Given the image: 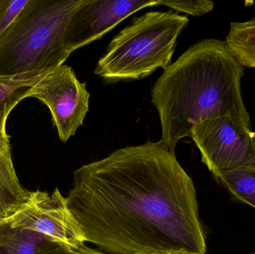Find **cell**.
Instances as JSON below:
<instances>
[{"label":"cell","mask_w":255,"mask_h":254,"mask_svg":"<svg viewBox=\"0 0 255 254\" xmlns=\"http://www.w3.org/2000/svg\"><path fill=\"white\" fill-rule=\"evenodd\" d=\"M67 200L87 243L104 253H207L194 183L160 142L78 169Z\"/></svg>","instance_id":"1"},{"label":"cell","mask_w":255,"mask_h":254,"mask_svg":"<svg viewBox=\"0 0 255 254\" xmlns=\"http://www.w3.org/2000/svg\"><path fill=\"white\" fill-rule=\"evenodd\" d=\"M244 67L217 39L201 40L170 64L151 89V103L160 117V142L175 152L206 119L237 113L250 119L241 92Z\"/></svg>","instance_id":"2"},{"label":"cell","mask_w":255,"mask_h":254,"mask_svg":"<svg viewBox=\"0 0 255 254\" xmlns=\"http://www.w3.org/2000/svg\"><path fill=\"white\" fill-rule=\"evenodd\" d=\"M84 0H28L0 37V76L53 71L72 52L66 31Z\"/></svg>","instance_id":"3"},{"label":"cell","mask_w":255,"mask_h":254,"mask_svg":"<svg viewBox=\"0 0 255 254\" xmlns=\"http://www.w3.org/2000/svg\"><path fill=\"white\" fill-rule=\"evenodd\" d=\"M188 22L187 16L172 11L148 12L136 17L112 40L94 73L106 82H117L166 70Z\"/></svg>","instance_id":"4"},{"label":"cell","mask_w":255,"mask_h":254,"mask_svg":"<svg viewBox=\"0 0 255 254\" xmlns=\"http://www.w3.org/2000/svg\"><path fill=\"white\" fill-rule=\"evenodd\" d=\"M190 137L214 177L255 169V133L250 119L237 113L206 119L193 128Z\"/></svg>","instance_id":"5"},{"label":"cell","mask_w":255,"mask_h":254,"mask_svg":"<svg viewBox=\"0 0 255 254\" xmlns=\"http://www.w3.org/2000/svg\"><path fill=\"white\" fill-rule=\"evenodd\" d=\"M12 228L38 233L78 250L87 243L85 234L58 188L52 193L28 192L26 201L5 220Z\"/></svg>","instance_id":"6"},{"label":"cell","mask_w":255,"mask_h":254,"mask_svg":"<svg viewBox=\"0 0 255 254\" xmlns=\"http://www.w3.org/2000/svg\"><path fill=\"white\" fill-rule=\"evenodd\" d=\"M30 97L47 106L60 140L67 143L83 125L89 110L90 93L71 67L63 64L31 89Z\"/></svg>","instance_id":"7"},{"label":"cell","mask_w":255,"mask_h":254,"mask_svg":"<svg viewBox=\"0 0 255 254\" xmlns=\"http://www.w3.org/2000/svg\"><path fill=\"white\" fill-rule=\"evenodd\" d=\"M157 5L158 1L154 0H84L69 22L66 45L74 52L101 38L138 10Z\"/></svg>","instance_id":"8"},{"label":"cell","mask_w":255,"mask_h":254,"mask_svg":"<svg viewBox=\"0 0 255 254\" xmlns=\"http://www.w3.org/2000/svg\"><path fill=\"white\" fill-rule=\"evenodd\" d=\"M0 254H79L38 233L0 223Z\"/></svg>","instance_id":"9"},{"label":"cell","mask_w":255,"mask_h":254,"mask_svg":"<svg viewBox=\"0 0 255 254\" xmlns=\"http://www.w3.org/2000/svg\"><path fill=\"white\" fill-rule=\"evenodd\" d=\"M50 73L40 70L0 76V139L10 143L6 131L7 117L22 100L30 97L31 88Z\"/></svg>","instance_id":"10"},{"label":"cell","mask_w":255,"mask_h":254,"mask_svg":"<svg viewBox=\"0 0 255 254\" xmlns=\"http://www.w3.org/2000/svg\"><path fill=\"white\" fill-rule=\"evenodd\" d=\"M28 192L21 186L16 175L10 142L0 139V222L26 201Z\"/></svg>","instance_id":"11"},{"label":"cell","mask_w":255,"mask_h":254,"mask_svg":"<svg viewBox=\"0 0 255 254\" xmlns=\"http://www.w3.org/2000/svg\"><path fill=\"white\" fill-rule=\"evenodd\" d=\"M225 42L244 67L255 69V17L231 23Z\"/></svg>","instance_id":"12"},{"label":"cell","mask_w":255,"mask_h":254,"mask_svg":"<svg viewBox=\"0 0 255 254\" xmlns=\"http://www.w3.org/2000/svg\"><path fill=\"white\" fill-rule=\"evenodd\" d=\"M215 178L235 198L255 208V169L225 173Z\"/></svg>","instance_id":"13"},{"label":"cell","mask_w":255,"mask_h":254,"mask_svg":"<svg viewBox=\"0 0 255 254\" xmlns=\"http://www.w3.org/2000/svg\"><path fill=\"white\" fill-rule=\"evenodd\" d=\"M158 4L167 6L178 12L188 13L193 16H201L209 13L214 9V1L209 0L196 1H163L159 0Z\"/></svg>","instance_id":"14"},{"label":"cell","mask_w":255,"mask_h":254,"mask_svg":"<svg viewBox=\"0 0 255 254\" xmlns=\"http://www.w3.org/2000/svg\"><path fill=\"white\" fill-rule=\"evenodd\" d=\"M28 0H0V37L11 25Z\"/></svg>","instance_id":"15"},{"label":"cell","mask_w":255,"mask_h":254,"mask_svg":"<svg viewBox=\"0 0 255 254\" xmlns=\"http://www.w3.org/2000/svg\"><path fill=\"white\" fill-rule=\"evenodd\" d=\"M79 254H109L104 253V252H101V251H97L96 249H91V248L88 247V246L84 245L82 247L79 248L78 250H76Z\"/></svg>","instance_id":"16"},{"label":"cell","mask_w":255,"mask_h":254,"mask_svg":"<svg viewBox=\"0 0 255 254\" xmlns=\"http://www.w3.org/2000/svg\"><path fill=\"white\" fill-rule=\"evenodd\" d=\"M255 254V253H253V254Z\"/></svg>","instance_id":"17"}]
</instances>
